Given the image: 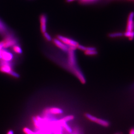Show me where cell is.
Here are the masks:
<instances>
[{"instance_id":"4","label":"cell","mask_w":134,"mask_h":134,"mask_svg":"<svg viewBox=\"0 0 134 134\" xmlns=\"http://www.w3.org/2000/svg\"><path fill=\"white\" fill-rule=\"evenodd\" d=\"M134 12H131L129 14L128 17V22L126 27V31H134Z\"/></svg>"},{"instance_id":"8","label":"cell","mask_w":134,"mask_h":134,"mask_svg":"<svg viewBox=\"0 0 134 134\" xmlns=\"http://www.w3.org/2000/svg\"><path fill=\"white\" fill-rule=\"evenodd\" d=\"M9 32L6 24L0 19V35L5 36Z\"/></svg>"},{"instance_id":"17","label":"cell","mask_w":134,"mask_h":134,"mask_svg":"<svg viewBox=\"0 0 134 134\" xmlns=\"http://www.w3.org/2000/svg\"><path fill=\"white\" fill-rule=\"evenodd\" d=\"M77 48L79 49L80 50H81V51H85L86 50L87 47H85L84 46L81 45H79L78 46V47H77Z\"/></svg>"},{"instance_id":"3","label":"cell","mask_w":134,"mask_h":134,"mask_svg":"<svg viewBox=\"0 0 134 134\" xmlns=\"http://www.w3.org/2000/svg\"><path fill=\"white\" fill-rule=\"evenodd\" d=\"M0 71L3 73L10 74L11 76L14 77L15 78H18L20 77V75L18 74L13 71L12 67L11 66L8 65L1 66L0 67Z\"/></svg>"},{"instance_id":"19","label":"cell","mask_w":134,"mask_h":134,"mask_svg":"<svg viewBox=\"0 0 134 134\" xmlns=\"http://www.w3.org/2000/svg\"><path fill=\"white\" fill-rule=\"evenodd\" d=\"M129 134H134V127L130 129L129 131Z\"/></svg>"},{"instance_id":"9","label":"cell","mask_w":134,"mask_h":134,"mask_svg":"<svg viewBox=\"0 0 134 134\" xmlns=\"http://www.w3.org/2000/svg\"><path fill=\"white\" fill-rule=\"evenodd\" d=\"M54 123L60 126H62L69 133H71L72 132V129L68 126V124L66 123V122L63 119L60 120L57 122H55Z\"/></svg>"},{"instance_id":"16","label":"cell","mask_w":134,"mask_h":134,"mask_svg":"<svg viewBox=\"0 0 134 134\" xmlns=\"http://www.w3.org/2000/svg\"><path fill=\"white\" fill-rule=\"evenodd\" d=\"M44 36L45 38L47 41H51L52 40V38L51 36H50L48 33H47V32H45L43 33Z\"/></svg>"},{"instance_id":"1","label":"cell","mask_w":134,"mask_h":134,"mask_svg":"<svg viewBox=\"0 0 134 134\" xmlns=\"http://www.w3.org/2000/svg\"><path fill=\"white\" fill-rule=\"evenodd\" d=\"M57 38L67 45L69 46L70 48L74 50L77 48V47L79 45L78 42L62 35H58Z\"/></svg>"},{"instance_id":"7","label":"cell","mask_w":134,"mask_h":134,"mask_svg":"<svg viewBox=\"0 0 134 134\" xmlns=\"http://www.w3.org/2000/svg\"><path fill=\"white\" fill-rule=\"evenodd\" d=\"M53 41L54 45L61 49L62 50V51L64 52H68L69 47L65 44L63 43L62 41L58 39V38H54L53 39Z\"/></svg>"},{"instance_id":"13","label":"cell","mask_w":134,"mask_h":134,"mask_svg":"<svg viewBox=\"0 0 134 134\" xmlns=\"http://www.w3.org/2000/svg\"><path fill=\"white\" fill-rule=\"evenodd\" d=\"M85 54L87 55H95L98 54V52L96 50H86L85 51Z\"/></svg>"},{"instance_id":"2","label":"cell","mask_w":134,"mask_h":134,"mask_svg":"<svg viewBox=\"0 0 134 134\" xmlns=\"http://www.w3.org/2000/svg\"><path fill=\"white\" fill-rule=\"evenodd\" d=\"M85 116L87 119L89 120L90 121L98 124L101 126L105 127H108V126H109V122L107 120L97 118L89 113L85 114Z\"/></svg>"},{"instance_id":"21","label":"cell","mask_w":134,"mask_h":134,"mask_svg":"<svg viewBox=\"0 0 134 134\" xmlns=\"http://www.w3.org/2000/svg\"><path fill=\"white\" fill-rule=\"evenodd\" d=\"M74 0H66V2H68V3H70V2H72Z\"/></svg>"},{"instance_id":"12","label":"cell","mask_w":134,"mask_h":134,"mask_svg":"<svg viewBox=\"0 0 134 134\" xmlns=\"http://www.w3.org/2000/svg\"><path fill=\"white\" fill-rule=\"evenodd\" d=\"M123 36V34L121 32L111 33L108 35L109 37L111 38H115V37H121Z\"/></svg>"},{"instance_id":"14","label":"cell","mask_w":134,"mask_h":134,"mask_svg":"<svg viewBox=\"0 0 134 134\" xmlns=\"http://www.w3.org/2000/svg\"><path fill=\"white\" fill-rule=\"evenodd\" d=\"M74 116L71 115V116H67L64 117V118H63V119H62L65 122H68L74 119Z\"/></svg>"},{"instance_id":"6","label":"cell","mask_w":134,"mask_h":134,"mask_svg":"<svg viewBox=\"0 0 134 134\" xmlns=\"http://www.w3.org/2000/svg\"><path fill=\"white\" fill-rule=\"evenodd\" d=\"M1 59L7 61H11L13 58L12 54L10 52H8L6 49H5L4 48H3L1 49Z\"/></svg>"},{"instance_id":"22","label":"cell","mask_w":134,"mask_h":134,"mask_svg":"<svg viewBox=\"0 0 134 134\" xmlns=\"http://www.w3.org/2000/svg\"><path fill=\"white\" fill-rule=\"evenodd\" d=\"M1 50L0 51V59L1 58Z\"/></svg>"},{"instance_id":"20","label":"cell","mask_w":134,"mask_h":134,"mask_svg":"<svg viewBox=\"0 0 134 134\" xmlns=\"http://www.w3.org/2000/svg\"><path fill=\"white\" fill-rule=\"evenodd\" d=\"M7 134H14V132L12 130H10L8 131V132Z\"/></svg>"},{"instance_id":"10","label":"cell","mask_w":134,"mask_h":134,"mask_svg":"<svg viewBox=\"0 0 134 134\" xmlns=\"http://www.w3.org/2000/svg\"><path fill=\"white\" fill-rule=\"evenodd\" d=\"M49 111L51 113L54 115H60L63 113V111L62 109L58 107H52L49 110Z\"/></svg>"},{"instance_id":"11","label":"cell","mask_w":134,"mask_h":134,"mask_svg":"<svg viewBox=\"0 0 134 134\" xmlns=\"http://www.w3.org/2000/svg\"><path fill=\"white\" fill-rule=\"evenodd\" d=\"M13 49L15 52L18 54H21L22 53V50L21 47L19 46L15 45L13 46Z\"/></svg>"},{"instance_id":"15","label":"cell","mask_w":134,"mask_h":134,"mask_svg":"<svg viewBox=\"0 0 134 134\" xmlns=\"http://www.w3.org/2000/svg\"><path fill=\"white\" fill-rule=\"evenodd\" d=\"M23 131L26 134H39L33 132V131L27 128H24L23 129Z\"/></svg>"},{"instance_id":"5","label":"cell","mask_w":134,"mask_h":134,"mask_svg":"<svg viewBox=\"0 0 134 134\" xmlns=\"http://www.w3.org/2000/svg\"><path fill=\"white\" fill-rule=\"evenodd\" d=\"M40 21L41 24V32L44 33L46 32L47 30V18L45 15L42 14L40 17Z\"/></svg>"},{"instance_id":"18","label":"cell","mask_w":134,"mask_h":134,"mask_svg":"<svg viewBox=\"0 0 134 134\" xmlns=\"http://www.w3.org/2000/svg\"><path fill=\"white\" fill-rule=\"evenodd\" d=\"M128 38L130 40H132L134 38V31H132L131 32V34H130V36L129 37H128Z\"/></svg>"},{"instance_id":"24","label":"cell","mask_w":134,"mask_h":134,"mask_svg":"<svg viewBox=\"0 0 134 134\" xmlns=\"http://www.w3.org/2000/svg\"><path fill=\"white\" fill-rule=\"evenodd\" d=\"M116 134H120L119 133H116Z\"/></svg>"},{"instance_id":"23","label":"cell","mask_w":134,"mask_h":134,"mask_svg":"<svg viewBox=\"0 0 134 134\" xmlns=\"http://www.w3.org/2000/svg\"><path fill=\"white\" fill-rule=\"evenodd\" d=\"M131 0V1H132V0Z\"/></svg>"}]
</instances>
